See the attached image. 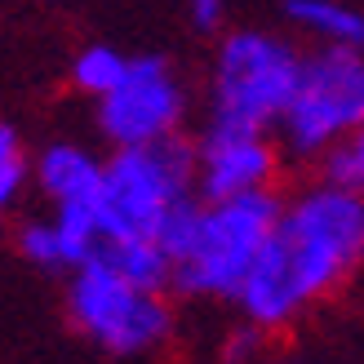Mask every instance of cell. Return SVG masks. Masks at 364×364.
<instances>
[{"label":"cell","mask_w":364,"mask_h":364,"mask_svg":"<svg viewBox=\"0 0 364 364\" xmlns=\"http://www.w3.org/2000/svg\"><path fill=\"white\" fill-rule=\"evenodd\" d=\"M364 267V191L311 178L284 196L280 218L240 289V316L271 338L329 302Z\"/></svg>","instance_id":"6da1fadb"},{"label":"cell","mask_w":364,"mask_h":364,"mask_svg":"<svg viewBox=\"0 0 364 364\" xmlns=\"http://www.w3.org/2000/svg\"><path fill=\"white\" fill-rule=\"evenodd\" d=\"M280 205H284L280 191H253L231 200L196 196L160 240L173 258L169 289L178 298L196 302H218V298L235 302L280 218Z\"/></svg>","instance_id":"7a4b0ae2"},{"label":"cell","mask_w":364,"mask_h":364,"mask_svg":"<svg viewBox=\"0 0 364 364\" xmlns=\"http://www.w3.org/2000/svg\"><path fill=\"white\" fill-rule=\"evenodd\" d=\"M302 71V49L276 31L240 27L227 31L209 63V129H253L276 134Z\"/></svg>","instance_id":"3957f363"},{"label":"cell","mask_w":364,"mask_h":364,"mask_svg":"<svg viewBox=\"0 0 364 364\" xmlns=\"http://www.w3.org/2000/svg\"><path fill=\"white\" fill-rule=\"evenodd\" d=\"M196 142L160 138L142 147H112L102 165V235L165 240L169 223L196 200Z\"/></svg>","instance_id":"277c9868"},{"label":"cell","mask_w":364,"mask_h":364,"mask_svg":"<svg viewBox=\"0 0 364 364\" xmlns=\"http://www.w3.org/2000/svg\"><path fill=\"white\" fill-rule=\"evenodd\" d=\"M67 324L94 351L116 360H138L169 347L173 302L169 289L138 284L94 253L76 271H67Z\"/></svg>","instance_id":"5b68a950"},{"label":"cell","mask_w":364,"mask_h":364,"mask_svg":"<svg viewBox=\"0 0 364 364\" xmlns=\"http://www.w3.org/2000/svg\"><path fill=\"white\" fill-rule=\"evenodd\" d=\"M364 124V45H316L302 53V71L280 116V147L298 165L316 160L342 134Z\"/></svg>","instance_id":"8992f818"},{"label":"cell","mask_w":364,"mask_h":364,"mask_svg":"<svg viewBox=\"0 0 364 364\" xmlns=\"http://www.w3.org/2000/svg\"><path fill=\"white\" fill-rule=\"evenodd\" d=\"M187 107V85L173 76V67L156 53H142L129 58V71L112 94L98 98V129L112 147H142L182 134Z\"/></svg>","instance_id":"52a82bcc"},{"label":"cell","mask_w":364,"mask_h":364,"mask_svg":"<svg viewBox=\"0 0 364 364\" xmlns=\"http://www.w3.org/2000/svg\"><path fill=\"white\" fill-rule=\"evenodd\" d=\"M284 147L276 134L253 129H200L196 138V191L205 200H231L276 191Z\"/></svg>","instance_id":"ba28073f"},{"label":"cell","mask_w":364,"mask_h":364,"mask_svg":"<svg viewBox=\"0 0 364 364\" xmlns=\"http://www.w3.org/2000/svg\"><path fill=\"white\" fill-rule=\"evenodd\" d=\"M102 165L107 160L76 147V142H49V147L36 156L31 178H36V187H41V196L53 209H98Z\"/></svg>","instance_id":"9c48e42d"},{"label":"cell","mask_w":364,"mask_h":364,"mask_svg":"<svg viewBox=\"0 0 364 364\" xmlns=\"http://www.w3.org/2000/svg\"><path fill=\"white\" fill-rule=\"evenodd\" d=\"M284 23L316 45H364V14L347 0H284Z\"/></svg>","instance_id":"30bf717a"},{"label":"cell","mask_w":364,"mask_h":364,"mask_svg":"<svg viewBox=\"0 0 364 364\" xmlns=\"http://www.w3.org/2000/svg\"><path fill=\"white\" fill-rule=\"evenodd\" d=\"M98 258H107L120 276H129L138 284H151V289H169L173 284V258H169V249L160 240H142V235H102Z\"/></svg>","instance_id":"8fae6325"},{"label":"cell","mask_w":364,"mask_h":364,"mask_svg":"<svg viewBox=\"0 0 364 364\" xmlns=\"http://www.w3.org/2000/svg\"><path fill=\"white\" fill-rule=\"evenodd\" d=\"M124 71H129V53H120L116 45H85L76 58H71L67 76L85 98L98 102L102 94H112V89L124 80Z\"/></svg>","instance_id":"7c38bea8"},{"label":"cell","mask_w":364,"mask_h":364,"mask_svg":"<svg viewBox=\"0 0 364 364\" xmlns=\"http://www.w3.org/2000/svg\"><path fill=\"white\" fill-rule=\"evenodd\" d=\"M18 253L41 267V271H76V253H71L67 235L58 227V218H27L23 227H18Z\"/></svg>","instance_id":"4fadbf2b"},{"label":"cell","mask_w":364,"mask_h":364,"mask_svg":"<svg viewBox=\"0 0 364 364\" xmlns=\"http://www.w3.org/2000/svg\"><path fill=\"white\" fill-rule=\"evenodd\" d=\"M311 169L324 182H338V187L364 191V124H360V129H351V134H342Z\"/></svg>","instance_id":"5bb4252c"},{"label":"cell","mask_w":364,"mask_h":364,"mask_svg":"<svg viewBox=\"0 0 364 364\" xmlns=\"http://www.w3.org/2000/svg\"><path fill=\"white\" fill-rule=\"evenodd\" d=\"M27 178H31V160H27L23 138H18L14 124L0 120V223H5V213L14 209V200L23 196Z\"/></svg>","instance_id":"9a60e30c"},{"label":"cell","mask_w":364,"mask_h":364,"mask_svg":"<svg viewBox=\"0 0 364 364\" xmlns=\"http://www.w3.org/2000/svg\"><path fill=\"white\" fill-rule=\"evenodd\" d=\"M187 18H191L196 31H223L227 0H187Z\"/></svg>","instance_id":"2e32d148"}]
</instances>
